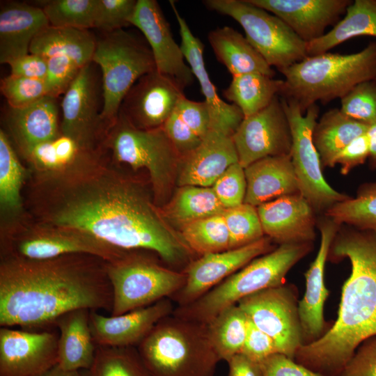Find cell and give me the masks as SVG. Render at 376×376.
<instances>
[{
  "label": "cell",
  "instance_id": "c3c4849f",
  "mask_svg": "<svg viewBox=\"0 0 376 376\" xmlns=\"http://www.w3.org/2000/svg\"><path fill=\"white\" fill-rule=\"evenodd\" d=\"M175 111L181 119L202 139L210 130V113L207 102L194 101L183 95Z\"/></svg>",
  "mask_w": 376,
  "mask_h": 376
},
{
  "label": "cell",
  "instance_id": "6f0895ef",
  "mask_svg": "<svg viewBox=\"0 0 376 376\" xmlns=\"http://www.w3.org/2000/svg\"><path fill=\"white\" fill-rule=\"evenodd\" d=\"M228 376H263L260 363L255 362L242 353L228 362Z\"/></svg>",
  "mask_w": 376,
  "mask_h": 376
},
{
  "label": "cell",
  "instance_id": "f546056e",
  "mask_svg": "<svg viewBox=\"0 0 376 376\" xmlns=\"http://www.w3.org/2000/svg\"><path fill=\"white\" fill-rule=\"evenodd\" d=\"M208 41L217 60L232 75L258 72L273 77L274 70L245 36L230 26L209 32Z\"/></svg>",
  "mask_w": 376,
  "mask_h": 376
},
{
  "label": "cell",
  "instance_id": "ffe728a7",
  "mask_svg": "<svg viewBox=\"0 0 376 376\" xmlns=\"http://www.w3.org/2000/svg\"><path fill=\"white\" fill-rule=\"evenodd\" d=\"M340 226L327 217L318 224L320 233V246L314 260L304 274L305 292L299 301L304 345L318 340L331 327L328 326L324 317V302L329 295L324 283V269L331 244Z\"/></svg>",
  "mask_w": 376,
  "mask_h": 376
},
{
  "label": "cell",
  "instance_id": "9a60e30c",
  "mask_svg": "<svg viewBox=\"0 0 376 376\" xmlns=\"http://www.w3.org/2000/svg\"><path fill=\"white\" fill-rule=\"evenodd\" d=\"M231 137L238 163L244 169L267 157L289 155L291 130L280 96L258 113L244 118Z\"/></svg>",
  "mask_w": 376,
  "mask_h": 376
},
{
  "label": "cell",
  "instance_id": "7a4b0ae2",
  "mask_svg": "<svg viewBox=\"0 0 376 376\" xmlns=\"http://www.w3.org/2000/svg\"><path fill=\"white\" fill-rule=\"evenodd\" d=\"M106 262L88 254L41 260L2 256L1 327L31 330L55 325L62 315L79 308L111 313Z\"/></svg>",
  "mask_w": 376,
  "mask_h": 376
},
{
  "label": "cell",
  "instance_id": "d590c367",
  "mask_svg": "<svg viewBox=\"0 0 376 376\" xmlns=\"http://www.w3.org/2000/svg\"><path fill=\"white\" fill-rule=\"evenodd\" d=\"M249 319L237 305L229 306L206 324L209 340L220 361L228 362L241 353Z\"/></svg>",
  "mask_w": 376,
  "mask_h": 376
},
{
  "label": "cell",
  "instance_id": "db71d44e",
  "mask_svg": "<svg viewBox=\"0 0 376 376\" xmlns=\"http://www.w3.org/2000/svg\"><path fill=\"white\" fill-rule=\"evenodd\" d=\"M54 140L36 145L24 156L36 174L54 173L63 169L57 156Z\"/></svg>",
  "mask_w": 376,
  "mask_h": 376
},
{
  "label": "cell",
  "instance_id": "30bf717a",
  "mask_svg": "<svg viewBox=\"0 0 376 376\" xmlns=\"http://www.w3.org/2000/svg\"><path fill=\"white\" fill-rule=\"evenodd\" d=\"M203 3L238 22L248 41L271 67L281 71L308 56L307 43L283 20L247 0H206Z\"/></svg>",
  "mask_w": 376,
  "mask_h": 376
},
{
  "label": "cell",
  "instance_id": "f6af8a7d",
  "mask_svg": "<svg viewBox=\"0 0 376 376\" xmlns=\"http://www.w3.org/2000/svg\"><path fill=\"white\" fill-rule=\"evenodd\" d=\"M137 0H97L94 28L110 33L130 24Z\"/></svg>",
  "mask_w": 376,
  "mask_h": 376
},
{
  "label": "cell",
  "instance_id": "f1b7e54d",
  "mask_svg": "<svg viewBox=\"0 0 376 376\" xmlns=\"http://www.w3.org/2000/svg\"><path fill=\"white\" fill-rule=\"evenodd\" d=\"M91 310L79 308L59 317L58 365L67 371L86 370L95 359V345L90 327Z\"/></svg>",
  "mask_w": 376,
  "mask_h": 376
},
{
  "label": "cell",
  "instance_id": "6da1fadb",
  "mask_svg": "<svg viewBox=\"0 0 376 376\" xmlns=\"http://www.w3.org/2000/svg\"><path fill=\"white\" fill-rule=\"evenodd\" d=\"M35 178L41 223L81 230L121 250L149 251L171 265L192 253L143 187L104 163L100 150L81 151L65 169Z\"/></svg>",
  "mask_w": 376,
  "mask_h": 376
},
{
  "label": "cell",
  "instance_id": "7402d4cb",
  "mask_svg": "<svg viewBox=\"0 0 376 376\" xmlns=\"http://www.w3.org/2000/svg\"><path fill=\"white\" fill-rule=\"evenodd\" d=\"M283 20L302 40L308 43L335 25L350 0H247Z\"/></svg>",
  "mask_w": 376,
  "mask_h": 376
},
{
  "label": "cell",
  "instance_id": "5bb4252c",
  "mask_svg": "<svg viewBox=\"0 0 376 376\" xmlns=\"http://www.w3.org/2000/svg\"><path fill=\"white\" fill-rule=\"evenodd\" d=\"M95 65L91 62L81 68L61 102V134L86 152L99 150L107 134L101 118L102 80Z\"/></svg>",
  "mask_w": 376,
  "mask_h": 376
},
{
  "label": "cell",
  "instance_id": "603a6c76",
  "mask_svg": "<svg viewBox=\"0 0 376 376\" xmlns=\"http://www.w3.org/2000/svg\"><path fill=\"white\" fill-rule=\"evenodd\" d=\"M264 234L278 244L313 242L315 211L301 194L279 197L257 207Z\"/></svg>",
  "mask_w": 376,
  "mask_h": 376
},
{
  "label": "cell",
  "instance_id": "74e56055",
  "mask_svg": "<svg viewBox=\"0 0 376 376\" xmlns=\"http://www.w3.org/2000/svg\"><path fill=\"white\" fill-rule=\"evenodd\" d=\"M324 215L340 225L376 230V182L363 184L355 198L336 203Z\"/></svg>",
  "mask_w": 376,
  "mask_h": 376
},
{
  "label": "cell",
  "instance_id": "e0dca14e",
  "mask_svg": "<svg viewBox=\"0 0 376 376\" xmlns=\"http://www.w3.org/2000/svg\"><path fill=\"white\" fill-rule=\"evenodd\" d=\"M58 334L1 327L0 376H37L58 365Z\"/></svg>",
  "mask_w": 376,
  "mask_h": 376
},
{
  "label": "cell",
  "instance_id": "680465c9",
  "mask_svg": "<svg viewBox=\"0 0 376 376\" xmlns=\"http://www.w3.org/2000/svg\"><path fill=\"white\" fill-rule=\"evenodd\" d=\"M369 141V164L371 169H376V123L369 126L366 132Z\"/></svg>",
  "mask_w": 376,
  "mask_h": 376
},
{
  "label": "cell",
  "instance_id": "681fc988",
  "mask_svg": "<svg viewBox=\"0 0 376 376\" xmlns=\"http://www.w3.org/2000/svg\"><path fill=\"white\" fill-rule=\"evenodd\" d=\"M163 129L180 158L197 148L203 140L175 111L163 125Z\"/></svg>",
  "mask_w": 376,
  "mask_h": 376
},
{
  "label": "cell",
  "instance_id": "11a10c76",
  "mask_svg": "<svg viewBox=\"0 0 376 376\" xmlns=\"http://www.w3.org/2000/svg\"><path fill=\"white\" fill-rule=\"evenodd\" d=\"M369 154V141L366 133L352 141L336 156L333 166L340 164V173L347 175L356 166L363 164Z\"/></svg>",
  "mask_w": 376,
  "mask_h": 376
},
{
  "label": "cell",
  "instance_id": "836d02e7",
  "mask_svg": "<svg viewBox=\"0 0 376 376\" xmlns=\"http://www.w3.org/2000/svg\"><path fill=\"white\" fill-rule=\"evenodd\" d=\"M283 83V80L274 79L261 73H246L233 76L223 95L240 108L245 118L267 107L280 95Z\"/></svg>",
  "mask_w": 376,
  "mask_h": 376
},
{
  "label": "cell",
  "instance_id": "8992f818",
  "mask_svg": "<svg viewBox=\"0 0 376 376\" xmlns=\"http://www.w3.org/2000/svg\"><path fill=\"white\" fill-rule=\"evenodd\" d=\"M313 249V242L287 243L256 258L194 302L177 306L173 314L207 324L224 309L264 289L285 283L290 269Z\"/></svg>",
  "mask_w": 376,
  "mask_h": 376
},
{
  "label": "cell",
  "instance_id": "bcb514c9",
  "mask_svg": "<svg viewBox=\"0 0 376 376\" xmlns=\"http://www.w3.org/2000/svg\"><path fill=\"white\" fill-rule=\"evenodd\" d=\"M212 187L225 209L244 203L246 191L244 169L238 162L231 165Z\"/></svg>",
  "mask_w": 376,
  "mask_h": 376
},
{
  "label": "cell",
  "instance_id": "816d5d0a",
  "mask_svg": "<svg viewBox=\"0 0 376 376\" xmlns=\"http://www.w3.org/2000/svg\"><path fill=\"white\" fill-rule=\"evenodd\" d=\"M241 353L260 363L270 355L279 352L272 338L249 319L246 339Z\"/></svg>",
  "mask_w": 376,
  "mask_h": 376
},
{
  "label": "cell",
  "instance_id": "f907efd6",
  "mask_svg": "<svg viewBox=\"0 0 376 376\" xmlns=\"http://www.w3.org/2000/svg\"><path fill=\"white\" fill-rule=\"evenodd\" d=\"M339 376H376V335L360 343Z\"/></svg>",
  "mask_w": 376,
  "mask_h": 376
},
{
  "label": "cell",
  "instance_id": "2e32d148",
  "mask_svg": "<svg viewBox=\"0 0 376 376\" xmlns=\"http://www.w3.org/2000/svg\"><path fill=\"white\" fill-rule=\"evenodd\" d=\"M272 241L264 236L240 248L201 256L183 271L185 283L170 299L178 306L194 302L256 258L274 250Z\"/></svg>",
  "mask_w": 376,
  "mask_h": 376
},
{
  "label": "cell",
  "instance_id": "4316f807",
  "mask_svg": "<svg viewBox=\"0 0 376 376\" xmlns=\"http://www.w3.org/2000/svg\"><path fill=\"white\" fill-rule=\"evenodd\" d=\"M6 122L23 156L36 145L52 141L61 134L57 98L50 95L24 107H9Z\"/></svg>",
  "mask_w": 376,
  "mask_h": 376
},
{
  "label": "cell",
  "instance_id": "5b68a950",
  "mask_svg": "<svg viewBox=\"0 0 376 376\" xmlns=\"http://www.w3.org/2000/svg\"><path fill=\"white\" fill-rule=\"evenodd\" d=\"M136 347L151 376H214L220 361L206 324L173 313L159 321Z\"/></svg>",
  "mask_w": 376,
  "mask_h": 376
},
{
  "label": "cell",
  "instance_id": "83f0119b",
  "mask_svg": "<svg viewBox=\"0 0 376 376\" xmlns=\"http://www.w3.org/2000/svg\"><path fill=\"white\" fill-rule=\"evenodd\" d=\"M244 203L258 207L281 196L300 194L290 155L267 157L244 169Z\"/></svg>",
  "mask_w": 376,
  "mask_h": 376
},
{
  "label": "cell",
  "instance_id": "ee69618b",
  "mask_svg": "<svg viewBox=\"0 0 376 376\" xmlns=\"http://www.w3.org/2000/svg\"><path fill=\"white\" fill-rule=\"evenodd\" d=\"M0 89L13 109L26 107L48 95L45 80L13 75L1 79Z\"/></svg>",
  "mask_w": 376,
  "mask_h": 376
},
{
  "label": "cell",
  "instance_id": "8fae6325",
  "mask_svg": "<svg viewBox=\"0 0 376 376\" xmlns=\"http://www.w3.org/2000/svg\"><path fill=\"white\" fill-rule=\"evenodd\" d=\"M292 135L290 158L300 194L315 212L324 213L336 203L350 197L332 188L324 178L319 153L313 143V132L320 109L317 104L303 113L297 103L281 97Z\"/></svg>",
  "mask_w": 376,
  "mask_h": 376
},
{
  "label": "cell",
  "instance_id": "277c9868",
  "mask_svg": "<svg viewBox=\"0 0 376 376\" xmlns=\"http://www.w3.org/2000/svg\"><path fill=\"white\" fill-rule=\"evenodd\" d=\"M280 72L285 79L279 96L295 100L304 113L317 102L341 99L357 84L376 79V42L353 54L308 56Z\"/></svg>",
  "mask_w": 376,
  "mask_h": 376
},
{
  "label": "cell",
  "instance_id": "b9f144b4",
  "mask_svg": "<svg viewBox=\"0 0 376 376\" xmlns=\"http://www.w3.org/2000/svg\"><path fill=\"white\" fill-rule=\"evenodd\" d=\"M230 237V249L253 243L265 236L257 207L247 203L223 212Z\"/></svg>",
  "mask_w": 376,
  "mask_h": 376
},
{
  "label": "cell",
  "instance_id": "484cf974",
  "mask_svg": "<svg viewBox=\"0 0 376 376\" xmlns=\"http://www.w3.org/2000/svg\"><path fill=\"white\" fill-rule=\"evenodd\" d=\"M49 22L40 7L26 3L8 2L0 9V63L28 54L35 37Z\"/></svg>",
  "mask_w": 376,
  "mask_h": 376
},
{
  "label": "cell",
  "instance_id": "7bdbcfd3",
  "mask_svg": "<svg viewBox=\"0 0 376 376\" xmlns=\"http://www.w3.org/2000/svg\"><path fill=\"white\" fill-rule=\"evenodd\" d=\"M343 113L371 125L376 123V79L361 82L340 99Z\"/></svg>",
  "mask_w": 376,
  "mask_h": 376
},
{
  "label": "cell",
  "instance_id": "44dd1931",
  "mask_svg": "<svg viewBox=\"0 0 376 376\" xmlns=\"http://www.w3.org/2000/svg\"><path fill=\"white\" fill-rule=\"evenodd\" d=\"M174 310L173 301L164 298L118 315L105 316L91 311L90 327L94 342L101 347H137L158 322Z\"/></svg>",
  "mask_w": 376,
  "mask_h": 376
},
{
  "label": "cell",
  "instance_id": "ab89813d",
  "mask_svg": "<svg viewBox=\"0 0 376 376\" xmlns=\"http://www.w3.org/2000/svg\"><path fill=\"white\" fill-rule=\"evenodd\" d=\"M180 235L192 252L201 256L230 249L229 233L222 214L187 224L182 226Z\"/></svg>",
  "mask_w": 376,
  "mask_h": 376
},
{
  "label": "cell",
  "instance_id": "4dcf8cb0",
  "mask_svg": "<svg viewBox=\"0 0 376 376\" xmlns=\"http://www.w3.org/2000/svg\"><path fill=\"white\" fill-rule=\"evenodd\" d=\"M96 41L88 30L49 25L35 37L29 52L47 58L66 56L82 68L91 62Z\"/></svg>",
  "mask_w": 376,
  "mask_h": 376
},
{
  "label": "cell",
  "instance_id": "d6986e66",
  "mask_svg": "<svg viewBox=\"0 0 376 376\" xmlns=\"http://www.w3.org/2000/svg\"><path fill=\"white\" fill-rule=\"evenodd\" d=\"M130 25L143 34L157 71L171 78L183 90L192 84L195 77L157 1L137 0Z\"/></svg>",
  "mask_w": 376,
  "mask_h": 376
},
{
  "label": "cell",
  "instance_id": "1f68e13d",
  "mask_svg": "<svg viewBox=\"0 0 376 376\" xmlns=\"http://www.w3.org/2000/svg\"><path fill=\"white\" fill-rule=\"evenodd\" d=\"M369 125L359 122L334 108L317 121L313 132V143L322 166L333 167L336 156L352 141L366 134Z\"/></svg>",
  "mask_w": 376,
  "mask_h": 376
},
{
  "label": "cell",
  "instance_id": "cb8c5ba5",
  "mask_svg": "<svg viewBox=\"0 0 376 376\" xmlns=\"http://www.w3.org/2000/svg\"><path fill=\"white\" fill-rule=\"evenodd\" d=\"M170 5L179 26L181 49L194 77L198 81L204 100L210 109V130L232 136L244 119V115L238 107L226 103L219 96L205 68L203 42L192 33L186 20L178 12L175 3L171 1Z\"/></svg>",
  "mask_w": 376,
  "mask_h": 376
},
{
  "label": "cell",
  "instance_id": "e575fe53",
  "mask_svg": "<svg viewBox=\"0 0 376 376\" xmlns=\"http://www.w3.org/2000/svg\"><path fill=\"white\" fill-rule=\"evenodd\" d=\"M225 207L212 187H180L171 201L160 210L166 219L183 226L192 221L221 214Z\"/></svg>",
  "mask_w": 376,
  "mask_h": 376
},
{
  "label": "cell",
  "instance_id": "9c48e42d",
  "mask_svg": "<svg viewBox=\"0 0 376 376\" xmlns=\"http://www.w3.org/2000/svg\"><path fill=\"white\" fill-rule=\"evenodd\" d=\"M141 250L127 251L121 258L106 262L113 291L111 315H118L170 298L186 281V274L161 265Z\"/></svg>",
  "mask_w": 376,
  "mask_h": 376
},
{
  "label": "cell",
  "instance_id": "3957f363",
  "mask_svg": "<svg viewBox=\"0 0 376 376\" xmlns=\"http://www.w3.org/2000/svg\"><path fill=\"white\" fill-rule=\"evenodd\" d=\"M349 260L336 320L318 340L302 345L294 360L322 376H339L355 350L376 335V230L341 225L328 260Z\"/></svg>",
  "mask_w": 376,
  "mask_h": 376
},
{
  "label": "cell",
  "instance_id": "7c38bea8",
  "mask_svg": "<svg viewBox=\"0 0 376 376\" xmlns=\"http://www.w3.org/2000/svg\"><path fill=\"white\" fill-rule=\"evenodd\" d=\"M127 251L79 229L40 223L10 234L3 243L2 256L41 260L70 254H88L111 262Z\"/></svg>",
  "mask_w": 376,
  "mask_h": 376
},
{
  "label": "cell",
  "instance_id": "4fadbf2b",
  "mask_svg": "<svg viewBox=\"0 0 376 376\" xmlns=\"http://www.w3.org/2000/svg\"><path fill=\"white\" fill-rule=\"evenodd\" d=\"M274 340L279 353L294 359L304 345L297 287L283 284L250 295L237 304Z\"/></svg>",
  "mask_w": 376,
  "mask_h": 376
},
{
  "label": "cell",
  "instance_id": "ba28073f",
  "mask_svg": "<svg viewBox=\"0 0 376 376\" xmlns=\"http://www.w3.org/2000/svg\"><path fill=\"white\" fill-rule=\"evenodd\" d=\"M103 145L111 150L114 161L126 164L134 171L141 168L148 170L157 203L168 196L180 156L163 127L141 130L118 116Z\"/></svg>",
  "mask_w": 376,
  "mask_h": 376
},
{
  "label": "cell",
  "instance_id": "d6a6232c",
  "mask_svg": "<svg viewBox=\"0 0 376 376\" xmlns=\"http://www.w3.org/2000/svg\"><path fill=\"white\" fill-rule=\"evenodd\" d=\"M345 14L330 31L307 43L308 56L328 52L355 37H376V0H355Z\"/></svg>",
  "mask_w": 376,
  "mask_h": 376
},
{
  "label": "cell",
  "instance_id": "9f6ffc18",
  "mask_svg": "<svg viewBox=\"0 0 376 376\" xmlns=\"http://www.w3.org/2000/svg\"><path fill=\"white\" fill-rule=\"evenodd\" d=\"M10 75L30 79L45 80L47 73V58L29 53L8 63Z\"/></svg>",
  "mask_w": 376,
  "mask_h": 376
},
{
  "label": "cell",
  "instance_id": "d4e9b609",
  "mask_svg": "<svg viewBox=\"0 0 376 376\" xmlns=\"http://www.w3.org/2000/svg\"><path fill=\"white\" fill-rule=\"evenodd\" d=\"M237 162L232 137L210 130L197 148L180 158L178 185L212 187L228 167Z\"/></svg>",
  "mask_w": 376,
  "mask_h": 376
},
{
  "label": "cell",
  "instance_id": "91938a15",
  "mask_svg": "<svg viewBox=\"0 0 376 376\" xmlns=\"http://www.w3.org/2000/svg\"><path fill=\"white\" fill-rule=\"evenodd\" d=\"M37 376H81L80 371H67L58 365Z\"/></svg>",
  "mask_w": 376,
  "mask_h": 376
},
{
  "label": "cell",
  "instance_id": "7dc6e473",
  "mask_svg": "<svg viewBox=\"0 0 376 376\" xmlns=\"http://www.w3.org/2000/svg\"><path fill=\"white\" fill-rule=\"evenodd\" d=\"M45 79L47 93L56 98L64 95L81 68L73 60L63 56L48 58Z\"/></svg>",
  "mask_w": 376,
  "mask_h": 376
},
{
  "label": "cell",
  "instance_id": "52a82bcc",
  "mask_svg": "<svg viewBox=\"0 0 376 376\" xmlns=\"http://www.w3.org/2000/svg\"><path fill=\"white\" fill-rule=\"evenodd\" d=\"M91 62L102 72L101 118L108 132L127 92L140 77L156 70L155 64L149 46L123 29L97 40Z\"/></svg>",
  "mask_w": 376,
  "mask_h": 376
},
{
  "label": "cell",
  "instance_id": "94428289",
  "mask_svg": "<svg viewBox=\"0 0 376 376\" xmlns=\"http://www.w3.org/2000/svg\"></svg>",
  "mask_w": 376,
  "mask_h": 376
},
{
  "label": "cell",
  "instance_id": "f5cc1de1",
  "mask_svg": "<svg viewBox=\"0 0 376 376\" xmlns=\"http://www.w3.org/2000/svg\"><path fill=\"white\" fill-rule=\"evenodd\" d=\"M260 366L263 376H322L281 353L270 355Z\"/></svg>",
  "mask_w": 376,
  "mask_h": 376
},
{
  "label": "cell",
  "instance_id": "8d00e7d4",
  "mask_svg": "<svg viewBox=\"0 0 376 376\" xmlns=\"http://www.w3.org/2000/svg\"><path fill=\"white\" fill-rule=\"evenodd\" d=\"M26 169L6 132L0 130V205L3 215L16 217L22 212L21 190Z\"/></svg>",
  "mask_w": 376,
  "mask_h": 376
},
{
  "label": "cell",
  "instance_id": "ac0fdd59",
  "mask_svg": "<svg viewBox=\"0 0 376 376\" xmlns=\"http://www.w3.org/2000/svg\"><path fill=\"white\" fill-rule=\"evenodd\" d=\"M183 91L171 78L152 70L132 86L122 102L118 116L138 129L162 127L185 95Z\"/></svg>",
  "mask_w": 376,
  "mask_h": 376
},
{
  "label": "cell",
  "instance_id": "60d3db41",
  "mask_svg": "<svg viewBox=\"0 0 376 376\" xmlns=\"http://www.w3.org/2000/svg\"><path fill=\"white\" fill-rule=\"evenodd\" d=\"M97 0H50L40 7L52 26L94 28Z\"/></svg>",
  "mask_w": 376,
  "mask_h": 376
},
{
  "label": "cell",
  "instance_id": "f35d334b",
  "mask_svg": "<svg viewBox=\"0 0 376 376\" xmlns=\"http://www.w3.org/2000/svg\"><path fill=\"white\" fill-rule=\"evenodd\" d=\"M81 376H151L136 347L97 346L95 359Z\"/></svg>",
  "mask_w": 376,
  "mask_h": 376
}]
</instances>
